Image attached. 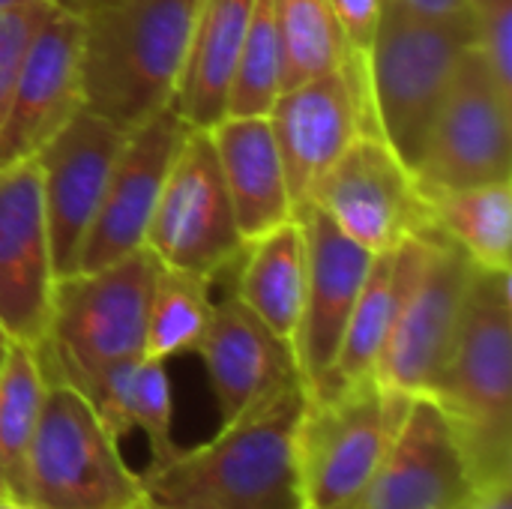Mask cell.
Instances as JSON below:
<instances>
[{
  "mask_svg": "<svg viewBox=\"0 0 512 509\" xmlns=\"http://www.w3.org/2000/svg\"><path fill=\"white\" fill-rule=\"evenodd\" d=\"M84 108L81 18L51 6L33 33L0 129V165L33 159Z\"/></svg>",
  "mask_w": 512,
  "mask_h": 509,
  "instance_id": "17",
  "label": "cell"
},
{
  "mask_svg": "<svg viewBox=\"0 0 512 509\" xmlns=\"http://www.w3.org/2000/svg\"><path fill=\"white\" fill-rule=\"evenodd\" d=\"M477 486L441 405L432 396H414L378 471L345 509H459Z\"/></svg>",
  "mask_w": 512,
  "mask_h": 509,
  "instance_id": "13",
  "label": "cell"
},
{
  "mask_svg": "<svg viewBox=\"0 0 512 509\" xmlns=\"http://www.w3.org/2000/svg\"><path fill=\"white\" fill-rule=\"evenodd\" d=\"M0 495H6V483H3V474H0ZM9 498V495H6Z\"/></svg>",
  "mask_w": 512,
  "mask_h": 509,
  "instance_id": "40",
  "label": "cell"
},
{
  "mask_svg": "<svg viewBox=\"0 0 512 509\" xmlns=\"http://www.w3.org/2000/svg\"><path fill=\"white\" fill-rule=\"evenodd\" d=\"M306 387H288L141 474L147 509H306L297 432Z\"/></svg>",
  "mask_w": 512,
  "mask_h": 509,
  "instance_id": "1",
  "label": "cell"
},
{
  "mask_svg": "<svg viewBox=\"0 0 512 509\" xmlns=\"http://www.w3.org/2000/svg\"><path fill=\"white\" fill-rule=\"evenodd\" d=\"M477 264L435 225L396 309L393 330L375 366V384L399 396H429L453 348Z\"/></svg>",
  "mask_w": 512,
  "mask_h": 509,
  "instance_id": "8",
  "label": "cell"
},
{
  "mask_svg": "<svg viewBox=\"0 0 512 509\" xmlns=\"http://www.w3.org/2000/svg\"><path fill=\"white\" fill-rule=\"evenodd\" d=\"M48 3H51L54 9H60V12H66V15L84 21L87 15H93V12H99V9L117 3V0H48Z\"/></svg>",
  "mask_w": 512,
  "mask_h": 509,
  "instance_id": "35",
  "label": "cell"
},
{
  "mask_svg": "<svg viewBox=\"0 0 512 509\" xmlns=\"http://www.w3.org/2000/svg\"><path fill=\"white\" fill-rule=\"evenodd\" d=\"M474 42V18H432L384 0L369 54V99L378 135L411 171Z\"/></svg>",
  "mask_w": 512,
  "mask_h": 509,
  "instance_id": "5",
  "label": "cell"
},
{
  "mask_svg": "<svg viewBox=\"0 0 512 509\" xmlns=\"http://www.w3.org/2000/svg\"><path fill=\"white\" fill-rule=\"evenodd\" d=\"M474 33H477L474 45L483 51L498 84L512 93V3L474 15Z\"/></svg>",
  "mask_w": 512,
  "mask_h": 509,
  "instance_id": "32",
  "label": "cell"
},
{
  "mask_svg": "<svg viewBox=\"0 0 512 509\" xmlns=\"http://www.w3.org/2000/svg\"><path fill=\"white\" fill-rule=\"evenodd\" d=\"M126 132L81 108L33 159L39 165L42 207L54 276L78 273V255L105 195Z\"/></svg>",
  "mask_w": 512,
  "mask_h": 509,
  "instance_id": "14",
  "label": "cell"
},
{
  "mask_svg": "<svg viewBox=\"0 0 512 509\" xmlns=\"http://www.w3.org/2000/svg\"><path fill=\"white\" fill-rule=\"evenodd\" d=\"M396 3L432 18H471L468 0H396Z\"/></svg>",
  "mask_w": 512,
  "mask_h": 509,
  "instance_id": "34",
  "label": "cell"
},
{
  "mask_svg": "<svg viewBox=\"0 0 512 509\" xmlns=\"http://www.w3.org/2000/svg\"><path fill=\"white\" fill-rule=\"evenodd\" d=\"M132 432H144L153 462L159 465L177 453L174 444V396H171V378L162 360L141 357L135 369V393L129 408Z\"/></svg>",
  "mask_w": 512,
  "mask_h": 509,
  "instance_id": "29",
  "label": "cell"
},
{
  "mask_svg": "<svg viewBox=\"0 0 512 509\" xmlns=\"http://www.w3.org/2000/svg\"><path fill=\"white\" fill-rule=\"evenodd\" d=\"M54 285L39 165H0V324L12 342L36 348L45 339Z\"/></svg>",
  "mask_w": 512,
  "mask_h": 509,
  "instance_id": "16",
  "label": "cell"
},
{
  "mask_svg": "<svg viewBox=\"0 0 512 509\" xmlns=\"http://www.w3.org/2000/svg\"><path fill=\"white\" fill-rule=\"evenodd\" d=\"M282 93V39L273 0H255L249 30L234 66L225 117H267Z\"/></svg>",
  "mask_w": 512,
  "mask_h": 509,
  "instance_id": "28",
  "label": "cell"
},
{
  "mask_svg": "<svg viewBox=\"0 0 512 509\" xmlns=\"http://www.w3.org/2000/svg\"><path fill=\"white\" fill-rule=\"evenodd\" d=\"M198 0H117L81 21L84 108L129 132L174 102Z\"/></svg>",
  "mask_w": 512,
  "mask_h": 509,
  "instance_id": "2",
  "label": "cell"
},
{
  "mask_svg": "<svg viewBox=\"0 0 512 509\" xmlns=\"http://www.w3.org/2000/svg\"><path fill=\"white\" fill-rule=\"evenodd\" d=\"M423 249V231L411 240H405L393 252H381L372 258L369 276L363 282V291L354 303V312L348 318L336 363L330 375L312 390V393H336L363 381H375L378 357L387 345V336L396 321V309L402 303V294L408 288L411 270Z\"/></svg>",
  "mask_w": 512,
  "mask_h": 509,
  "instance_id": "22",
  "label": "cell"
},
{
  "mask_svg": "<svg viewBox=\"0 0 512 509\" xmlns=\"http://www.w3.org/2000/svg\"><path fill=\"white\" fill-rule=\"evenodd\" d=\"M282 39V90L348 63L330 0H273Z\"/></svg>",
  "mask_w": 512,
  "mask_h": 509,
  "instance_id": "27",
  "label": "cell"
},
{
  "mask_svg": "<svg viewBox=\"0 0 512 509\" xmlns=\"http://www.w3.org/2000/svg\"><path fill=\"white\" fill-rule=\"evenodd\" d=\"M24 504L39 509H147L141 477L87 399L48 378L45 405L24 462Z\"/></svg>",
  "mask_w": 512,
  "mask_h": 509,
  "instance_id": "6",
  "label": "cell"
},
{
  "mask_svg": "<svg viewBox=\"0 0 512 509\" xmlns=\"http://www.w3.org/2000/svg\"><path fill=\"white\" fill-rule=\"evenodd\" d=\"M24 3H33V0H0V12L15 9V6H24Z\"/></svg>",
  "mask_w": 512,
  "mask_h": 509,
  "instance_id": "39",
  "label": "cell"
},
{
  "mask_svg": "<svg viewBox=\"0 0 512 509\" xmlns=\"http://www.w3.org/2000/svg\"><path fill=\"white\" fill-rule=\"evenodd\" d=\"M414 177L423 192L512 183V93L477 45L456 66Z\"/></svg>",
  "mask_w": 512,
  "mask_h": 509,
  "instance_id": "10",
  "label": "cell"
},
{
  "mask_svg": "<svg viewBox=\"0 0 512 509\" xmlns=\"http://www.w3.org/2000/svg\"><path fill=\"white\" fill-rule=\"evenodd\" d=\"M432 225L453 240L477 267L510 273L512 183H483L423 192Z\"/></svg>",
  "mask_w": 512,
  "mask_h": 509,
  "instance_id": "24",
  "label": "cell"
},
{
  "mask_svg": "<svg viewBox=\"0 0 512 509\" xmlns=\"http://www.w3.org/2000/svg\"><path fill=\"white\" fill-rule=\"evenodd\" d=\"M408 396L363 381L336 393H306L297 432L306 509H345L378 471Z\"/></svg>",
  "mask_w": 512,
  "mask_h": 509,
  "instance_id": "7",
  "label": "cell"
},
{
  "mask_svg": "<svg viewBox=\"0 0 512 509\" xmlns=\"http://www.w3.org/2000/svg\"><path fill=\"white\" fill-rule=\"evenodd\" d=\"M48 12H51L48 0H33V3L0 12V129L12 102V90H15V81L27 54V45Z\"/></svg>",
  "mask_w": 512,
  "mask_h": 509,
  "instance_id": "30",
  "label": "cell"
},
{
  "mask_svg": "<svg viewBox=\"0 0 512 509\" xmlns=\"http://www.w3.org/2000/svg\"><path fill=\"white\" fill-rule=\"evenodd\" d=\"M512 0H468V9H471V18L474 15H483V12H492L498 6H507Z\"/></svg>",
  "mask_w": 512,
  "mask_h": 509,
  "instance_id": "36",
  "label": "cell"
},
{
  "mask_svg": "<svg viewBox=\"0 0 512 509\" xmlns=\"http://www.w3.org/2000/svg\"><path fill=\"white\" fill-rule=\"evenodd\" d=\"M0 509H39V507H33V504H24V501H15V498H6V495H0Z\"/></svg>",
  "mask_w": 512,
  "mask_h": 509,
  "instance_id": "38",
  "label": "cell"
},
{
  "mask_svg": "<svg viewBox=\"0 0 512 509\" xmlns=\"http://www.w3.org/2000/svg\"><path fill=\"white\" fill-rule=\"evenodd\" d=\"M459 509H512V480L501 477L480 483Z\"/></svg>",
  "mask_w": 512,
  "mask_h": 509,
  "instance_id": "33",
  "label": "cell"
},
{
  "mask_svg": "<svg viewBox=\"0 0 512 509\" xmlns=\"http://www.w3.org/2000/svg\"><path fill=\"white\" fill-rule=\"evenodd\" d=\"M159 261L138 249L102 270L57 279L45 339L36 345L51 381L84 390L105 369L144 357Z\"/></svg>",
  "mask_w": 512,
  "mask_h": 509,
  "instance_id": "4",
  "label": "cell"
},
{
  "mask_svg": "<svg viewBox=\"0 0 512 509\" xmlns=\"http://www.w3.org/2000/svg\"><path fill=\"white\" fill-rule=\"evenodd\" d=\"M330 9L348 51V66L369 81V54L381 24L384 0H330Z\"/></svg>",
  "mask_w": 512,
  "mask_h": 509,
  "instance_id": "31",
  "label": "cell"
},
{
  "mask_svg": "<svg viewBox=\"0 0 512 509\" xmlns=\"http://www.w3.org/2000/svg\"><path fill=\"white\" fill-rule=\"evenodd\" d=\"M243 246L210 129H189L162 183L144 249L162 267L213 282L237 264Z\"/></svg>",
  "mask_w": 512,
  "mask_h": 509,
  "instance_id": "9",
  "label": "cell"
},
{
  "mask_svg": "<svg viewBox=\"0 0 512 509\" xmlns=\"http://www.w3.org/2000/svg\"><path fill=\"white\" fill-rule=\"evenodd\" d=\"M309 204L372 255L393 252L432 228L426 195L414 171L375 135H360L318 180Z\"/></svg>",
  "mask_w": 512,
  "mask_h": 509,
  "instance_id": "11",
  "label": "cell"
},
{
  "mask_svg": "<svg viewBox=\"0 0 512 509\" xmlns=\"http://www.w3.org/2000/svg\"><path fill=\"white\" fill-rule=\"evenodd\" d=\"M48 375L39 351L12 342L0 366V474L6 495L24 501V462L45 405Z\"/></svg>",
  "mask_w": 512,
  "mask_h": 509,
  "instance_id": "25",
  "label": "cell"
},
{
  "mask_svg": "<svg viewBox=\"0 0 512 509\" xmlns=\"http://www.w3.org/2000/svg\"><path fill=\"white\" fill-rule=\"evenodd\" d=\"M510 273L474 270L462 321L432 399L453 423L480 483L512 471Z\"/></svg>",
  "mask_w": 512,
  "mask_h": 509,
  "instance_id": "3",
  "label": "cell"
},
{
  "mask_svg": "<svg viewBox=\"0 0 512 509\" xmlns=\"http://www.w3.org/2000/svg\"><path fill=\"white\" fill-rule=\"evenodd\" d=\"M234 297L294 348L306 303V234L300 219L246 240L237 258Z\"/></svg>",
  "mask_w": 512,
  "mask_h": 509,
  "instance_id": "23",
  "label": "cell"
},
{
  "mask_svg": "<svg viewBox=\"0 0 512 509\" xmlns=\"http://www.w3.org/2000/svg\"><path fill=\"white\" fill-rule=\"evenodd\" d=\"M9 348H12V336H9L6 327L0 324V366H3V360H6V354H9Z\"/></svg>",
  "mask_w": 512,
  "mask_h": 509,
  "instance_id": "37",
  "label": "cell"
},
{
  "mask_svg": "<svg viewBox=\"0 0 512 509\" xmlns=\"http://www.w3.org/2000/svg\"><path fill=\"white\" fill-rule=\"evenodd\" d=\"M192 126L168 105L126 132L105 195L78 255V273L102 270L144 249L168 168Z\"/></svg>",
  "mask_w": 512,
  "mask_h": 509,
  "instance_id": "15",
  "label": "cell"
},
{
  "mask_svg": "<svg viewBox=\"0 0 512 509\" xmlns=\"http://www.w3.org/2000/svg\"><path fill=\"white\" fill-rule=\"evenodd\" d=\"M210 138L243 240L291 222L294 201L267 117H222Z\"/></svg>",
  "mask_w": 512,
  "mask_h": 509,
  "instance_id": "20",
  "label": "cell"
},
{
  "mask_svg": "<svg viewBox=\"0 0 512 509\" xmlns=\"http://www.w3.org/2000/svg\"><path fill=\"white\" fill-rule=\"evenodd\" d=\"M306 234V303L300 330L294 339V354L300 366V381L312 393L333 369L348 318L363 291L372 267V252L342 234L324 210L306 204L297 210Z\"/></svg>",
  "mask_w": 512,
  "mask_h": 509,
  "instance_id": "18",
  "label": "cell"
},
{
  "mask_svg": "<svg viewBox=\"0 0 512 509\" xmlns=\"http://www.w3.org/2000/svg\"><path fill=\"white\" fill-rule=\"evenodd\" d=\"M252 9L255 0H198L189 54L171 102L186 126L210 129L225 117Z\"/></svg>",
  "mask_w": 512,
  "mask_h": 509,
  "instance_id": "21",
  "label": "cell"
},
{
  "mask_svg": "<svg viewBox=\"0 0 512 509\" xmlns=\"http://www.w3.org/2000/svg\"><path fill=\"white\" fill-rule=\"evenodd\" d=\"M267 123L285 165L294 216L309 204L318 180L360 135H378L369 81L348 63L282 90Z\"/></svg>",
  "mask_w": 512,
  "mask_h": 509,
  "instance_id": "12",
  "label": "cell"
},
{
  "mask_svg": "<svg viewBox=\"0 0 512 509\" xmlns=\"http://www.w3.org/2000/svg\"><path fill=\"white\" fill-rule=\"evenodd\" d=\"M210 315V282L159 264L147 312L144 357L168 363L171 357L195 354L210 324Z\"/></svg>",
  "mask_w": 512,
  "mask_h": 509,
  "instance_id": "26",
  "label": "cell"
},
{
  "mask_svg": "<svg viewBox=\"0 0 512 509\" xmlns=\"http://www.w3.org/2000/svg\"><path fill=\"white\" fill-rule=\"evenodd\" d=\"M219 420L228 423L276 393L303 384L294 348L279 339L234 294L213 303L198 351Z\"/></svg>",
  "mask_w": 512,
  "mask_h": 509,
  "instance_id": "19",
  "label": "cell"
}]
</instances>
